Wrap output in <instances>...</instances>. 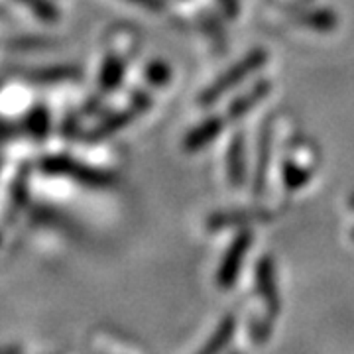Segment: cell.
Listing matches in <instances>:
<instances>
[{
  "mask_svg": "<svg viewBox=\"0 0 354 354\" xmlns=\"http://www.w3.org/2000/svg\"><path fill=\"white\" fill-rule=\"evenodd\" d=\"M266 62H268V51L264 48H254V50H250L242 59H239L236 64L230 65L223 75L216 77L209 87L203 88V93L199 95V99H197V104L201 109H209V106L216 104L223 97H227L232 88L239 87L242 81H246L258 69H262Z\"/></svg>",
  "mask_w": 354,
  "mask_h": 354,
  "instance_id": "6da1fadb",
  "label": "cell"
},
{
  "mask_svg": "<svg viewBox=\"0 0 354 354\" xmlns=\"http://www.w3.org/2000/svg\"><path fill=\"white\" fill-rule=\"evenodd\" d=\"M252 242L254 232L250 228H242L241 232L232 239L230 246H228L223 260H221V264H218V270H216V286L218 288L228 290L239 281L242 266H244V258L250 250Z\"/></svg>",
  "mask_w": 354,
  "mask_h": 354,
  "instance_id": "7a4b0ae2",
  "label": "cell"
},
{
  "mask_svg": "<svg viewBox=\"0 0 354 354\" xmlns=\"http://www.w3.org/2000/svg\"><path fill=\"white\" fill-rule=\"evenodd\" d=\"M256 291L266 305V317L274 321L281 311V297L278 291L276 264L272 256H262L256 264Z\"/></svg>",
  "mask_w": 354,
  "mask_h": 354,
  "instance_id": "3957f363",
  "label": "cell"
},
{
  "mask_svg": "<svg viewBox=\"0 0 354 354\" xmlns=\"http://www.w3.org/2000/svg\"><path fill=\"white\" fill-rule=\"evenodd\" d=\"M274 218V211L266 207H246L234 211H216L207 218V228L211 232L227 228H246L256 223H266Z\"/></svg>",
  "mask_w": 354,
  "mask_h": 354,
  "instance_id": "277c9868",
  "label": "cell"
},
{
  "mask_svg": "<svg viewBox=\"0 0 354 354\" xmlns=\"http://www.w3.org/2000/svg\"><path fill=\"white\" fill-rule=\"evenodd\" d=\"M272 150H274V120H266L260 138H258V156H256V169H254L252 185L256 197H262L268 187Z\"/></svg>",
  "mask_w": 354,
  "mask_h": 354,
  "instance_id": "5b68a950",
  "label": "cell"
},
{
  "mask_svg": "<svg viewBox=\"0 0 354 354\" xmlns=\"http://www.w3.org/2000/svg\"><path fill=\"white\" fill-rule=\"evenodd\" d=\"M227 127V116H209L203 122H199L195 128H191L189 132L183 138V150L187 153H195L203 150L205 146H209L211 142H215L223 130Z\"/></svg>",
  "mask_w": 354,
  "mask_h": 354,
  "instance_id": "8992f818",
  "label": "cell"
},
{
  "mask_svg": "<svg viewBox=\"0 0 354 354\" xmlns=\"http://www.w3.org/2000/svg\"><path fill=\"white\" fill-rule=\"evenodd\" d=\"M286 10L291 16L293 22H297L304 28L315 30V32H333L339 18L333 10H325V8H304V6H286Z\"/></svg>",
  "mask_w": 354,
  "mask_h": 354,
  "instance_id": "52a82bcc",
  "label": "cell"
},
{
  "mask_svg": "<svg viewBox=\"0 0 354 354\" xmlns=\"http://www.w3.org/2000/svg\"><path fill=\"white\" fill-rule=\"evenodd\" d=\"M227 176L234 189L244 187V183H246V142H244L242 130H239L228 144Z\"/></svg>",
  "mask_w": 354,
  "mask_h": 354,
  "instance_id": "ba28073f",
  "label": "cell"
},
{
  "mask_svg": "<svg viewBox=\"0 0 354 354\" xmlns=\"http://www.w3.org/2000/svg\"><path fill=\"white\" fill-rule=\"evenodd\" d=\"M270 93H272V81L260 79L246 93H242L241 97H236L234 101L230 102L227 111V120H241L242 116H246L252 109H256L260 102L264 101Z\"/></svg>",
  "mask_w": 354,
  "mask_h": 354,
  "instance_id": "9c48e42d",
  "label": "cell"
},
{
  "mask_svg": "<svg viewBox=\"0 0 354 354\" xmlns=\"http://www.w3.org/2000/svg\"><path fill=\"white\" fill-rule=\"evenodd\" d=\"M281 177H283V185L288 191H299L311 181L313 177V167L304 164L295 158L288 156L281 165Z\"/></svg>",
  "mask_w": 354,
  "mask_h": 354,
  "instance_id": "30bf717a",
  "label": "cell"
},
{
  "mask_svg": "<svg viewBox=\"0 0 354 354\" xmlns=\"http://www.w3.org/2000/svg\"><path fill=\"white\" fill-rule=\"evenodd\" d=\"M236 325H239V317L234 313H228L221 319V323L216 325V329L213 330V335L209 337V341L201 346L203 354H213L227 348L228 342L232 341L234 333H236Z\"/></svg>",
  "mask_w": 354,
  "mask_h": 354,
  "instance_id": "8fae6325",
  "label": "cell"
},
{
  "mask_svg": "<svg viewBox=\"0 0 354 354\" xmlns=\"http://www.w3.org/2000/svg\"><path fill=\"white\" fill-rule=\"evenodd\" d=\"M124 77V62L120 57H109L102 67L101 85L104 91H114Z\"/></svg>",
  "mask_w": 354,
  "mask_h": 354,
  "instance_id": "7c38bea8",
  "label": "cell"
},
{
  "mask_svg": "<svg viewBox=\"0 0 354 354\" xmlns=\"http://www.w3.org/2000/svg\"><path fill=\"white\" fill-rule=\"evenodd\" d=\"M146 79L152 83L153 87H165L171 81V67L165 62H152L146 67Z\"/></svg>",
  "mask_w": 354,
  "mask_h": 354,
  "instance_id": "4fadbf2b",
  "label": "cell"
},
{
  "mask_svg": "<svg viewBox=\"0 0 354 354\" xmlns=\"http://www.w3.org/2000/svg\"><path fill=\"white\" fill-rule=\"evenodd\" d=\"M130 2L140 4V6H144V8L152 10V12H162V10L165 8L164 0H130Z\"/></svg>",
  "mask_w": 354,
  "mask_h": 354,
  "instance_id": "5bb4252c",
  "label": "cell"
},
{
  "mask_svg": "<svg viewBox=\"0 0 354 354\" xmlns=\"http://www.w3.org/2000/svg\"><path fill=\"white\" fill-rule=\"evenodd\" d=\"M221 4H223V10L227 12L228 18L239 16V0H221Z\"/></svg>",
  "mask_w": 354,
  "mask_h": 354,
  "instance_id": "9a60e30c",
  "label": "cell"
},
{
  "mask_svg": "<svg viewBox=\"0 0 354 354\" xmlns=\"http://www.w3.org/2000/svg\"><path fill=\"white\" fill-rule=\"evenodd\" d=\"M348 205H351V207H353V209H354V193H353V195H351V199H348Z\"/></svg>",
  "mask_w": 354,
  "mask_h": 354,
  "instance_id": "2e32d148",
  "label": "cell"
}]
</instances>
